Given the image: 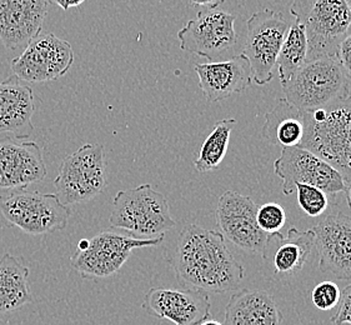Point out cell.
<instances>
[{
	"instance_id": "1",
	"label": "cell",
	"mask_w": 351,
	"mask_h": 325,
	"mask_svg": "<svg viewBox=\"0 0 351 325\" xmlns=\"http://www.w3.org/2000/svg\"><path fill=\"white\" fill-rule=\"evenodd\" d=\"M176 276L186 289L220 294L237 289L245 272L226 247L221 234L189 224L182 230L176 244Z\"/></svg>"
},
{
	"instance_id": "2",
	"label": "cell",
	"mask_w": 351,
	"mask_h": 325,
	"mask_svg": "<svg viewBox=\"0 0 351 325\" xmlns=\"http://www.w3.org/2000/svg\"><path fill=\"white\" fill-rule=\"evenodd\" d=\"M300 148L330 164L351 184V94L331 106L305 112V134Z\"/></svg>"
},
{
	"instance_id": "3",
	"label": "cell",
	"mask_w": 351,
	"mask_h": 325,
	"mask_svg": "<svg viewBox=\"0 0 351 325\" xmlns=\"http://www.w3.org/2000/svg\"><path fill=\"white\" fill-rule=\"evenodd\" d=\"M290 13L304 27L308 62L337 56L340 44L350 34L351 1L348 0H296Z\"/></svg>"
},
{
	"instance_id": "4",
	"label": "cell",
	"mask_w": 351,
	"mask_h": 325,
	"mask_svg": "<svg viewBox=\"0 0 351 325\" xmlns=\"http://www.w3.org/2000/svg\"><path fill=\"white\" fill-rule=\"evenodd\" d=\"M285 99L302 112L331 106L350 95V80L337 56L308 62L282 85Z\"/></svg>"
},
{
	"instance_id": "5",
	"label": "cell",
	"mask_w": 351,
	"mask_h": 325,
	"mask_svg": "<svg viewBox=\"0 0 351 325\" xmlns=\"http://www.w3.org/2000/svg\"><path fill=\"white\" fill-rule=\"evenodd\" d=\"M110 223L114 228L141 239L160 237L176 226L168 200L150 184L117 193Z\"/></svg>"
},
{
	"instance_id": "6",
	"label": "cell",
	"mask_w": 351,
	"mask_h": 325,
	"mask_svg": "<svg viewBox=\"0 0 351 325\" xmlns=\"http://www.w3.org/2000/svg\"><path fill=\"white\" fill-rule=\"evenodd\" d=\"M162 241L164 235L141 239L130 234L106 230L77 243L71 267L85 279H106L119 272L135 249L156 247Z\"/></svg>"
},
{
	"instance_id": "7",
	"label": "cell",
	"mask_w": 351,
	"mask_h": 325,
	"mask_svg": "<svg viewBox=\"0 0 351 325\" xmlns=\"http://www.w3.org/2000/svg\"><path fill=\"white\" fill-rule=\"evenodd\" d=\"M69 206L56 194L39 191H9L0 194V218L30 235L63 230L71 219Z\"/></svg>"
},
{
	"instance_id": "8",
	"label": "cell",
	"mask_w": 351,
	"mask_h": 325,
	"mask_svg": "<svg viewBox=\"0 0 351 325\" xmlns=\"http://www.w3.org/2000/svg\"><path fill=\"white\" fill-rule=\"evenodd\" d=\"M180 48L218 63L230 60L235 56L238 33L235 16L220 7L202 8L197 18L188 21L178 32Z\"/></svg>"
},
{
	"instance_id": "9",
	"label": "cell",
	"mask_w": 351,
	"mask_h": 325,
	"mask_svg": "<svg viewBox=\"0 0 351 325\" xmlns=\"http://www.w3.org/2000/svg\"><path fill=\"white\" fill-rule=\"evenodd\" d=\"M56 195L69 206L95 198L106 186L104 148L100 144H85L65 156L54 180Z\"/></svg>"
},
{
	"instance_id": "10",
	"label": "cell",
	"mask_w": 351,
	"mask_h": 325,
	"mask_svg": "<svg viewBox=\"0 0 351 325\" xmlns=\"http://www.w3.org/2000/svg\"><path fill=\"white\" fill-rule=\"evenodd\" d=\"M290 24L281 12L261 9L246 21L245 45L241 56L245 58L256 85H265L274 78L275 67L281 45Z\"/></svg>"
},
{
	"instance_id": "11",
	"label": "cell",
	"mask_w": 351,
	"mask_h": 325,
	"mask_svg": "<svg viewBox=\"0 0 351 325\" xmlns=\"http://www.w3.org/2000/svg\"><path fill=\"white\" fill-rule=\"evenodd\" d=\"M274 173L282 180V193L290 195L296 184H305L322 189L326 194L345 191L346 183L330 164L306 149L281 148L280 156L275 160Z\"/></svg>"
},
{
	"instance_id": "12",
	"label": "cell",
	"mask_w": 351,
	"mask_h": 325,
	"mask_svg": "<svg viewBox=\"0 0 351 325\" xmlns=\"http://www.w3.org/2000/svg\"><path fill=\"white\" fill-rule=\"evenodd\" d=\"M69 42L53 34L39 36L12 62L15 77L23 82L45 83L64 77L74 63Z\"/></svg>"
},
{
	"instance_id": "13",
	"label": "cell",
	"mask_w": 351,
	"mask_h": 325,
	"mask_svg": "<svg viewBox=\"0 0 351 325\" xmlns=\"http://www.w3.org/2000/svg\"><path fill=\"white\" fill-rule=\"evenodd\" d=\"M258 205L250 197L226 191L219 198L217 224L219 233L234 245L250 253H263L267 234L256 223Z\"/></svg>"
},
{
	"instance_id": "14",
	"label": "cell",
	"mask_w": 351,
	"mask_h": 325,
	"mask_svg": "<svg viewBox=\"0 0 351 325\" xmlns=\"http://www.w3.org/2000/svg\"><path fill=\"white\" fill-rule=\"evenodd\" d=\"M319 269L340 280H351V218L332 208L313 229Z\"/></svg>"
},
{
	"instance_id": "15",
	"label": "cell",
	"mask_w": 351,
	"mask_h": 325,
	"mask_svg": "<svg viewBox=\"0 0 351 325\" xmlns=\"http://www.w3.org/2000/svg\"><path fill=\"white\" fill-rule=\"evenodd\" d=\"M48 174L38 143L5 138L0 141V193L24 191Z\"/></svg>"
},
{
	"instance_id": "16",
	"label": "cell",
	"mask_w": 351,
	"mask_h": 325,
	"mask_svg": "<svg viewBox=\"0 0 351 325\" xmlns=\"http://www.w3.org/2000/svg\"><path fill=\"white\" fill-rule=\"evenodd\" d=\"M141 308L176 325H199L210 318L211 304L208 293L202 290L152 288Z\"/></svg>"
},
{
	"instance_id": "17",
	"label": "cell",
	"mask_w": 351,
	"mask_h": 325,
	"mask_svg": "<svg viewBox=\"0 0 351 325\" xmlns=\"http://www.w3.org/2000/svg\"><path fill=\"white\" fill-rule=\"evenodd\" d=\"M48 4L45 0H0V40L5 49L24 51L40 36Z\"/></svg>"
},
{
	"instance_id": "18",
	"label": "cell",
	"mask_w": 351,
	"mask_h": 325,
	"mask_svg": "<svg viewBox=\"0 0 351 325\" xmlns=\"http://www.w3.org/2000/svg\"><path fill=\"white\" fill-rule=\"evenodd\" d=\"M36 97L33 89L18 77L0 83V135L27 141L33 134Z\"/></svg>"
},
{
	"instance_id": "19",
	"label": "cell",
	"mask_w": 351,
	"mask_h": 325,
	"mask_svg": "<svg viewBox=\"0 0 351 325\" xmlns=\"http://www.w3.org/2000/svg\"><path fill=\"white\" fill-rule=\"evenodd\" d=\"M199 86L210 103L245 92L253 83L250 65L241 54L218 63L195 64Z\"/></svg>"
},
{
	"instance_id": "20",
	"label": "cell",
	"mask_w": 351,
	"mask_h": 325,
	"mask_svg": "<svg viewBox=\"0 0 351 325\" xmlns=\"http://www.w3.org/2000/svg\"><path fill=\"white\" fill-rule=\"evenodd\" d=\"M313 247H315V235L313 230H298L290 228L284 237L281 233L269 234L263 250L265 261L271 259L275 276H295L308 261Z\"/></svg>"
},
{
	"instance_id": "21",
	"label": "cell",
	"mask_w": 351,
	"mask_h": 325,
	"mask_svg": "<svg viewBox=\"0 0 351 325\" xmlns=\"http://www.w3.org/2000/svg\"><path fill=\"white\" fill-rule=\"evenodd\" d=\"M282 320L280 308L265 290H239L225 309L224 325H281Z\"/></svg>"
},
{
	"instance_id": "22",
	"label": "cell",
	"mask_w": 351,
	"mask_h": 325,
	"mask_svg": "<svg viewBox=\"0 0 351 325\" xmlns=\"http://www.w3.org/2000/svg\"><path fill=\"white\" fill-rule=\"evenodd\" d=\"M305 134V112L291 106L285 98L265 114L261 135L267 142L281 148H295L302 145Z\"/></svg>"
},
{
	"instance_id": "23",
	"label": "cell",
	"mask_w": 351,
	"mask_h": 325,
	"mask_svg": "<svg viewBox=\"0 0 351 325\" xmlns=\"http://www.w3.org/2000/svg\"><path fill=\"white\" fill-rule=\"evenodd\" d=\"M29 269L21 258H0V314L18 311L33 302L29 288Z\"/></svg>"
},
{
	"instance_id": "24",
	"label": "cell",
	"mask_w": 351,
	"mask_h": 325,
	"mask_svg": "<svg viewBox=\"0 0 351 325\" xmlns=\"http://www.w3.org/2000/svg\"><path fill=\"white\" fill-rule=\"evenodd\" d=\"M308 63V42L302 24L290 25L278 57V71L280 84H287L290 79Z\"/></svg>"
},
{
	"instance_id": "25",
	"label": "cell",
	"mask_w": 351,
	"mask_h": 325,
	"mask_svg": "<svg viewBox=\"0 0 351 325\" xmlns=\"http://www.w3.org/2000/svg\"><path fill=\"white\" fill-rule=\"evenodd\" d=\"M237 125V119L226 118L218 121L213 128L210 134L204 141L200 147L197 158L194 162L195 169L199 173H208L218 169L228 153L230 135Z\"/></svg>"
},
{
	"instance_id": "26",
	"label": "cell",
	"mask_w": 351,
	"mask_h": 325,
	"mask_svg": "<svg viewBox=\"0 0 351 325\" xmlns=\"http://www.w3.org/2000/svg\"><path fill=\"white\" fill-rule=\"evenodd\" d=\"M295 191L299 206L302 208V212L311 218H317L329 209L330 203L328 194L322 189L305 184H296Z\"/></svg>"
},
{
	"instance_id": "27",
	"label": "cell",
	"mask_w": 351,
	"mask_h": 325,
	"mask_svg": "<svg viewBox=\"0 0 351 325\" xmlns=\"http://www.w3.org/2000/svg\"><path fill=\"white\" fill-rule=\"evenodd\" d=\"M256 223L264 233H280L287 223V213L278 203H267L258 208Z\"/></svg>"
},
{
	"instance_id": "28",
	"label": "cell",
	"mask_w": 351,
	"mask_h": 325,
	"mask_svg": "<svg viewBox=\"0 0 351 325\" xmlns=\"http://www.w3.org/2000/svg\"><path fill=\"white\" fill-rule=\"evenodd\" d=\"M341 290L339 285L330 280L317 284L311 291V300L319 311H328L339 305Z\"/></svg>"
},
{
	"instance_id": "29",
	"label": "cell",
	"mask_w": 351,
	"mask_h": 325,
	"mask_svg": "<svg viewBox=\"0 0 351 325\" xmlns=\"http://www.w3.org/2000/svg\"><path fill=\"white\" fill-rule=\"evenodd\" d=\"M331 322L335 325H351V283L341 290L337 314L331 318Z\"/></svg>"
},
{
	"instance_id": "30",
	"label": "cell",
	"mask_w": 351,
	"mask_h": 325,
	"mask_svg": "<svg viewBox=\"0 0 351 325\" xmlns=\"http://www.w3.org/2000/svg\"><path fill=\"white\" fill-rule=\"evenodd\" d=\"M337 57L344 69L346 77L351 80V33L340 44Z\"/></svg>"
},
{
	"instance_id": "31",
	"label": "cell",
	"mask_w": 351,
	"mask_h": 325,
	"mask_svg": "<svg viewBox=\"0 0 351 325\" xmlns=\"http://www.w3.org/2000/svg\"><path fill=\"white\" fill-rule=\"evenodd\" d=\"M83 3H84L83 0H80V1H60V0L53 1V4H56L58 7L62 8L63 10H69L71 8L80 7Z\"/></svg>"
},
{
	"instance_id": "32",
	"label": "cell",
	"mask_w": 351,
	"mask_h": 325,
	"mask_svg": "<svg viewBox=\"0 0 351 325\" xmlns=\"http://www.w3.org/2000/svg\"><path fill=\"white\" fill-rule=\"evenodd\" d=\"M345 198H346V202H348V205H349V208H350L351 210V184H348L346 185V188H345Z\"/></svg>"
},
{
	"instance_id": "33",
	"label": "cell",
	"mask_w": 351,
	"mask_h": 325,
	"mask_svg": "<svg viewBox=\"0 0 351 325\" xmlns=\"http://www.w3.org/2000/svg\"><path fill=\"white\" fill-rule=\"evenodd\" d=\"M199 325H224L221 324L220 322H218V320H215V319H206V320H204L203 323L202 324Z\"/></svg>"
},
{
	"instance_id": "34",
	"label": "cell",
	"mask_w": 351,
	"mask_h": 325,
	"mask_svg": "<svg viewBox=\"0 0 351 325\" xmlns=\"http://www.w3.org/2000/svg\"><path fill=\"white\" fill-rule=\"evenodd\" d=\"M0 325H8V320L0 315Z\"/></svg>"
}]
</instances>
